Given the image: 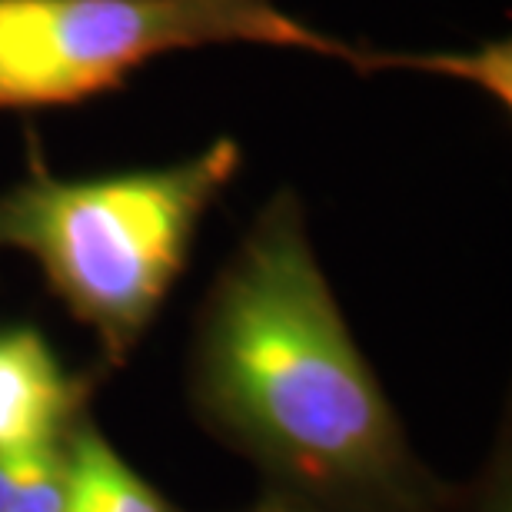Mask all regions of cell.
I'll list each match as a JSON object with an SVG mask.
<instances>
[{"label":"cell","instance_id":"cell-1","mask_svg":"<svg viewBox=\"0 0 512 512\" xmlns=\"http://www.w3.org/2000/svg\"><path fill=\"white\" fill-rule=\"evenodd\" d=\"M190 406L306 512H449L356 346L296 190H276L200 303Z\"/></svg>","mask_w":512,"mask_h":512},{"label":"cell","instance_id":"cell-2","mask_svg":"<svg viewBox=\"0 0 512 512\" xmlns=\"http://www.w3.org/2000/svg\"><path fill=\"white\" fill-rule=\"evenodd\" d=\"M240 170L233 137L163 167L100 177H57L34 150L27 177L0 193V250L30 256L104 360L127 366Z\"/></svg>","mask_w":512,"mask_h":512},{"label":"cell","instance_id":"cell-3","mask_svg":"<svg viewBox=\"0 0 512 512\" xmlns=\"http://www.w3.org/2000/svg\"><path fill=\"white\" fill-rule=\"evenodd\" d=\"M213 44L293 47L356 70L473 77L469 54H386L326 37L276 0H0V114L57 110L120 90L143 64Z\"/></svg>","mask_w":512,"mask_h":512},{"label":"cell","instance_id":"cell-4","mask_svg":"<svg viewBox=\"0 0 512 512\" xmlns=\"http://www.w3.org/2000/svg\"><path fill=\"white\" fill-rule=\"evenodd\" d=\"M90 380L70 373L37 326H0V456H27L67 439L90 409Z\"/></svg>","mask_w":512,"mask_h":512},{"label":"cell","instance_id":"cell-5","mask_svg":"<svg viewBox=\"0 0 512 512\" xmlns=\"http://www.w3.org/2000/svg\"><path fill=\"white\" fill-rule=\"evenodd\" d=\"M67 512H180L133 469L94 416L67 433Z\"/></svg>","mask_w":512,"mask_h":512},{"label":"cell","instance_id":"cell-6","mask_svg":"<svg viewBox=\"0 0 512 512\" xmlns=\"http://www.w3.org/2000/svg\"><path fill=\"white\" fill-rule=\"evenodd\" d=\"M7 512H67V439L20 459Z\"/></svg>","mask_w":512,"mask_h":512},{"label":"cell","instance_id":"cell-7","mask_svg":"<svg viewBox=\"0 0 512 512\" xmlns=\"http://www.w3.org/2000/svg\"><path fill=\"white\" fill-rule=\"evenodd\" d=\"M243 512H306L303 506H296V503H290L286 496H276V493H263L253 499V503L243 509Z\"/></svg>","mask_w":512,"mask_h":512}]
</instances>
